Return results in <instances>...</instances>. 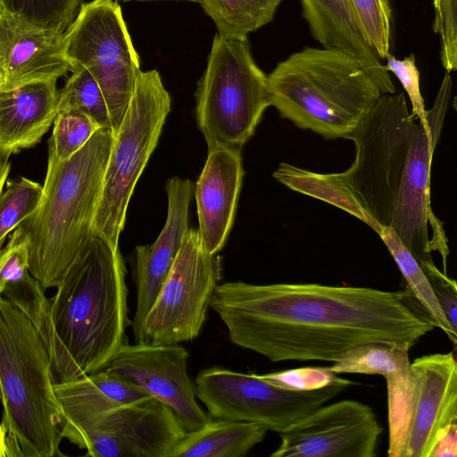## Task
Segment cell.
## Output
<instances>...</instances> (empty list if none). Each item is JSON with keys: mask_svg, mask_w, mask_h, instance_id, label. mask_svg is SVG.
<instances>
[{"mask_svg": "<svg viewBox=\"0 0 457 457\" xmlns=\"http://www.w3.org/2000/svg\"><path fill=\"white\" fill-rule=\"evenodd\" d=\"M195 96L208 152L241 151L270 106L267 75L253 61L247 38L214 37Z\"/></svg>", "mask_w": 457, "mask_h": 457, "instance_id": "6", "label": "cell"}, {"mask_svg": "<svg viewBox=\"0 0 457 457\" xmlns=\"http://www.w3.org/2000/svg\"><path fill=\"white\" fill-rule=\"evenodd\" d=\"M168 212L164 227L151 245H137L135 257L137 306L131 322L136 343L142 326L180 250L189 229V204L194 184L172 177L166 182Z\"/></svg>", "mask_w": 457, "mask_h": 457, "instance_id": "18", "label": "cell"}, {"mask_svg": "<svg viewBox=\"0 0 457 457\" xmlns=\"http://www.w3.org/2000/svg\"><path fill=\"white\" fill-rule=\"evenodd\" d=\"M30 21L64 32L76 18L81 0H1Z\"/></svg>", "mask_w": 457, "mask_h": 457, "instance_id": "32", "label": "cell"}, {"mask_svg": "<svg viewBox=\"0 0 457 457\" xmlns=\"http://www.w3.org/2000/svg\"><path fill=\"white\" fill-rule=\"evenodd\" d=\"M120 249L91 230L51 300L29 272L3 295L33 322L49 353L57 382L106 367L126 341L128 287Z\"/></svg>", "mask_w": 457, "mask_h": 457, "instance_id": "2", "label": "cell"}, {"mask_svg": "<svg viewBox=\"0 0 457 457\" xmlns=\"http://www.w3.org/2000/svg\"><path fill=\"white\" fill-rule=\"evenodd\" d=\"M312 36L324 48L345 52L365 67L385 95L396 93L382 60L367 43L349 0H300Z\"/></svg>", "mask_w": 457, "mask_h": 457, "instance_id": "21", "label": "cell"}, {"mask_svg": "<svg viewBox=\"0 0 457 457\" xmlns=\"http://www.w3.org/2000/svg\"><path fill=\"white\" fill-rule=\"evenodd\" d=\"M46 344L30 319L0 295V387L7 457L60 454L62 410Z\"/></svg>", "mask_w": 457, "mask_h": 457, "instance_id": "5", "label": "cell"}, {"mask_svg": "<svg viewBox=\"0 0 457 457\" xmlns=\"http://www.w3.org/2000/svg\"><path fill=\"white\" fill-rule=\"evenodd\" d=\"M57 79L0 91V156L9 158L40 142L57 114Z\"/></svg>", "mask_w": 457, "mask_h": 457, "instance_id": "20", "label": "cell"}, {"mask_svg": "<svg viewBox=\"0 0 457 457\" xmlns=\"http://www.w3.org/2000/svg\"><path fill=\"white\" fill-rule=\"evenodd\" d=\"M10 172V163L7 159L0 156V195L3 193V188L7 181L8 175Z\"/></svg>", "mask_w": 457, "mask_h": 457, "instance_id": "39", "label": "cell"}, {"mask_svg": "<svg viewBox=\"0 0 457 457\" xmlns=\"http://www.w3.org/2000/svg\"><path fill=\"white\" fill-rule=\"evenodd\" d=\"M407 293L316 283L218 285L210 307L232 344L273 362H334L378 342L410 350L434 329L406 303Z\"/></svg>", "mask_w": 457, "mask_h": 457, "instance_id": "1", "label": "cell"}, {"mask_svg": "<svg viewBox=\"0 0 457 457\" xmlns=\"http://www.w3.org/2000/svg\"><path fill=\"white\" fill-rule=\"evenodd\" d=\"M118 1H123V2H129V1H160V0H118ZM161 1H164V0H161ZM184 1H192V2H196V3H201V0H184Z\"/></svg>", "mask_w": 457, "mask_h": 457, "instance_id": "41", "label": "cell"}, {"mask_svg": "<svg viewBox=\"0 0 457 457\" xmlns=\"http://www.w3.org/2000/svg\"><path fill=\"white\" fill-rule=\"evenodd\" d=\"M112 141V129L101 128L69 160L48 154L39 204L9 237L26 245L29 272L45 289L57 286L92 230Z\"/></svg>", "mask_w": 457, "mask_h": 457, "instance_id": "3", "label": "cell"}, {"mask_svg": "<svg viewBox=\"0 0 457 457\" xmlns=\"http://www.w3.org/2000/svg\"><path fill=\"white\" fill-rule=\"evenodd\" d=\"M415 122L403 93L382 95L347 137L354 143L355 157L343 175L380 227L391 224Z\"/></svg>", "mask_w": 457, "mask_h": 457, "instance_id": "8", "label": "cell"}, {"mask_svg": "<svg viewBox=\"0 0 457 457\" xmlns=\"http://www.w3.org/2000/svg\"><path fill=\"white\" fill-rule=\"evenodd\" d=\"M452 87V77L446 72L432 108L427 111L428 128L415 122L389 226L420 265L434 262L431 252L437 251L445 274L449 248L443 224L431 209L430 170Z\"/></svg>", "mask_w": 457, "mask_h": 457, "instance_id": "11", "label": "cell"}, {"mask_svg": "<svg viewBox=\"0 0 457 457\" xmlns=\"http://www.w3.org/2000/svg\"><path fill=\"white\" fill-rule=\"evenodd\" d=\"M457 454V425L453 426L437 442L431 457H455Z\"/></svg>", "mask_w": 457, "mask_h": 457, "instance_id": "38", "label": "cell"}, {"mask_svg": "<svg viewBox=\"0 0 457 457\" xmlns=\"http://www.w3.org/2000/svg\"><path fill=\"white\" fill-rule=\"evenodd\" d=\"M43 187L26 178L7 180L0 195V248L7 235L37 207Z\"/></svg>", "mask_w": 457, "mask_h": 457, "instance_id": "30", "label": "cell"}, {"mask_svg": "<svg viewBox=\"0 0 457 457\" xmlns=\"http://www.w3.org/2000/svg\"><path fill=\"white\" fill-rule=\"evenodd\" d=\"M457 425V362L453 353H432L410 365V387L389 428V457H431L439 439Z\"/></svg>", "mask_w": 457, "mask_h": 457, "instance_id": "13", "label": "cell"}, {"mask_svg": "<svg viewBox=\"0 0 457 457\" xmlns=\"http://www.w3.org/2000/svg\"><path fill=\"white\" fill-rule=\"evenodd\" d=\"M457 0H433L434 32L441 37V62L446 72L457 69Z\"/></svg>", "mask_w": 457, "mask_h": 457, "instance_id": "34", "label": "cell"}, {"mask_svg": "<svg viewBox=\"0 0 457 457\" xmlns=\"http://www.w3.org/2000/svg\"><path fill=\"white\" fill-rule=\"evenodd\" d=\"M361 32L380 60L390 54L392 11L388 0H349Z\"/></svg>", "mask_w": 457, "mask_h": 457, "instance_id": "31", "label": "cell"}, {"mask_svg": "<svg viewBox=\"0 0 457 457\" xmlns=\"http://www.w3.org/2000/svg\"><path fill=\"white\" fill-rule=\"evenodd\" d=\"M353 384L347 379L318 390L290 391L256 373L212 367L198 373L194 386L210 419L255 423L280 433Z\"/></svg>", "mask_w": 457, "mask_h": 457, "instance_id": "10", "label": "cell"}, {"mask_svg": "<svg viewBox=\"0 0 457 457\" xmlns=\"http://www.w3.org/2000/svg\"><path fill=\"white\" fill-rule=\"evenodd\" d=\"M61 432L92 457H170L187 433L172 410L153 397Z\"/></svg>", "mask_w": 457, "mask_h": 457, "instance_id": "14", "label": "cell"}, {"mask_svg": "<svg viewBox=\"0 0 457 457\" xmlns=\"http://www.w3.org/2000/svg\"><path fill=\"white\" fill-rule=\"evenodd\" d=\"M385 68L395 75L406 91L411 104V116L419 120L424 129L428 128V112L420 87V71L416 66L414 54L398 60L389 54L386 58Z\"/></svg>", "mask_w": 457, "mask_h": 457, "instance_id": "35", "label": "cell"}, {"mask_svg": "<svg viewBox=\"0 0 457 457\" xmlns=\"http://www.w3.org/2000/svg\"><path fill=\"white\" fill-rule=\"evenodd\" d=\"M267 431L255 423L211 419L203 428L187 432L170 457H244L262 442Z\"/></svg>", "mask_w": 457, "mask_h": 457, "instance_id": "23", "label": "cell"}, {"mask_svg": "<svg viewBox=\"0 0 457 457\" xmlns=\"http://www.w3.org/2000/svg\"><path fill=\"white\" fill-rule=\"evenodd\" d=\"M378 235L402 272L411 296L416 299L432 325L442 329L455 345L457 331L453 330L448 323L418 260L404 246L390 227H382Z\"/></svg>", "mask_w": 457, "mask_h": 457, "instance_id": "25", "label": "cell"}, {"mask_svg": "<svg viewBox=\"0 0 457 457\" xmlns=\"http://www.w3.org/2000/svg\"><path fill=\"white\" fill-rule=\"evenodd\" d=\"M61 111L85 113L101 128L112 129L109 111L101 88L84 67L75 66L64 87L59 91L57 112Z\"/></svg>", "mask_w": 457, "mask_h": 457, "instance_id": "28", "label": "cell"}, {"mask_svg": "<svg viewBox=\"0 0 457 457\" xmlns=\"http://www.w3.org/2000/svg\"><path fill=\"white\" fill-rule=\"evenodd\" d=\"M189 354L179 344H123L105 370L130 381L164 403L177 416L186 432L210 421L198 404L195 386L187 374Z\"/></svg>", "mask_w": 457, "mask_h": 457, "instance_id": "16", "label": "cell"}, {"mask_svg": "<svg viewBox=\"0 0 457 457\" xmlns=\"http://www.w3.org/2000/svg\"><path fill=\"white\" fill-rule=\"evenodd\" d=\"M101 127L88 115L77 111L58 112L48 142V154L57 161L69 160Z\"/></svg>", "mask_w": 457, "mask_h": 457, "instance_id": "29", "label": "cell"}, {"mask_svg": "<svg viewBox=\"0 0 457 457\" xmlns=\"http://www.w3.org/2000/svg\"><path fill=\"white\" fill-rule=\"evenodd\" d=\"M54 391L62 410L61 428L83 425L112 409L152 397L105 369L71 381H55Z\"/></svg>", "mask_w": 457, "mask_h": 457, "instance_id": "22", "label": "cell"}, {"mask_svg": "<svg viewBox=\"0 0 457 457\" xmlns=\"http://www.w3.org/2000/svg\"><path fill=\"white\" fill-rule=\"evenodd\" d=\"M272 176L288 188L335 205L380 232L382 227L362 208L343 172L317 173L282 162Z\"/></svg>", "mask_w": 457, "mask_h": 457, "instance_id": "24", "label": "cell"}, {"mask_svg": "<svg viewBox=\"0 0 457 457\" xmlns=\"http://www.w3.org/2000/svg\"><path fill=\"white\" fill-rule=\"evenodd\" d=\"M63 34L30 21L0 0V91L58 79L72 71Z\"/></svg>", "mask_w": 457, "mask_h": 457, "instance_id": "17", "label": "cell"}, {"mask_svg": "<svg viewBox=\"0 0 457 457\" xmlns=\"http://www.w3.org/2000/svg\"><path fill=\"white\" fill-rule=\"evenodd\" d=\"M267 91L282 118L326 139H347L384 95L361 62L324 47L279 62L267 75Z\"/></svg>", "mask_w": 457, "mask_h": 457, "instance_id": "4", "label": "cell"}, {"mask_svg": "<svg viewBox=\"0 0 457 457\" xmlns=\"http://www.w3.org/2000/svg\"><path fill=\"white\" fill-rule=\"evenodd\" d=\"M0 457H7V448L5 444V435L2 424L0 423Z\"/></svg>", "mask_w": 457, "mask_h": 457, "instance_id": "40", "label": "cell"}, {"mask_svg": "<svg viewBox=\"0 0 457 457\" xmlns=\"http://www.w3.org/2000/svg\"><path fill=\"white\" fill-rule=\"evenodd\" d=\"M170 111V96L156 70L140 71L129 106L113 134L92 230L115 248L136 184L155 149Z\"/></svg>", "mask_w": 457, "mask_h": 457, "instance_id": "7", "label": "cell"}, {"mask_svg": "<svg viewBox=\"0 0 457 457\" xmlns=\"http://www.w3.org/2000/svg\"><path fill=\"white\" fill-rule=\"evenodd\" d=\"M221 277L218 254L208 253L189 228L142 326L138 343L175 345L196 338Z\"/></svg>", "mask_w": 457, "mask_h": 457, "instance_id": "12", "label": "cell"}, {"mask_svg": "<svg viewBox=\"0 0 457 457\" xmlns=\"http://www.w3.org/2000/svg\"><path fill=\"white\" fill-rule=\"evenodd\" d=\"M1 397H2V393H1V387H0V399H1Z\"/></svg>", "mask_w": 457, "mask_h": 457, "instance_id": "42", "label": "cell"}, {"mask_svg": "<svg viewBox=\"0 0 457 457\" xmlns=\"http://www.w3.org/2000/svg\"><path fill=\"white\" fill-rule=\"evenodd\" d=\"M29 273L28 249L24 243L9 239L0 248V295L6 287L22 279Z\"/></svg>", "mask_w": 457, "mask_h": 457, "instance_id": "37", "label": "cell"}, {"mask_svg": "<svg viewBox=\"0 0 457 457\" xmlns=\"http://www.w3.org/2000/svg\"><path fill=\"white\" fill-rule=\"evenodd\" d=\"M421 266V265H420ZM432 291L452 327L457 331V286L453 278L440 271L434 262L421 266Z\"/></svg>", "mask_w": 457, "mask_h": 457, "instance_id": "36", "label": "cell"}, {"mask_svg": "<svg viewBox=\"0 0 457 457\" xmlns=\"http://www.w3.org/2000/svg\"><path fill=\"white\" fill-rule=\"evenodd\" d=\"M240 152L224 148L208 152L194 188L200 240L212 255L222 249L234 222L244 176Z\"/></svg>", "mask_w": 457, "mask_h": 457, "instance_id": "19", "label": "cell"}, {"mask_svg": "<svg viewBox=\"0 0 457 457\" xmlns=\"http://www.w3.org/2000/svg\"><path fill=\"white\" fill-rule=\"evenodd\" d=\"M373 410L355 400L321 405L278 433L271 457H374L382 433Z\"/></svg>", "mask_w": 457, "mask_h": 457, "instance_id": "15", "label": "cell"}, {"mask_svg": "<svg viewBox=\"0 0 457 457\" xmlns=\"http://www.w3.org/2000/svg\"><path fill=\"white\" fill-rule=\"evenodd\" d=\"M283 0H201L212 19L218 35L245 39L247 35L270 23Z\"/></svg>", "mask_w": 457, "mask_h": 457, "instance_id": "26", "label": "cell"}, {"mask_svg": "<svg viewBox=\"0 0 457 457\" xmlns=\"http://www.w3.org/2000/svg\"><path fill=\"white\" fill-rule=\"evenodd\" d=\"M266 382L290 391H313L347 379L338 377L329 367H302L259 375Z\"/></svg>", "mask_w": 457, "mask_h": 457, "instance_id": "33", "label": "cell"}, {"mask_svg": "<svg viewBox=\"0 0 457 457\" xmlns=\"http://www.w3.org/2000/svg\"><path fill=\"white\" fill-rule=\"evenodd\" d=\"M411 364L409 350L398 345L371 342L355 345L333 362L329 369L337 373L386 375Z\"/></svg>", "mask_w": 457, "mask_h": 457, "instance_id": "27", "label": "cell"}, {"mask_svg": "<svg viewBox=\"0 0 457 457\" xmlns=\"http://www.w3.org/2000/svg\"><path fill=\"white\" fill-rule=\"evenodd\" d=\"M64 50L73 66L87 69L104 95L113 134L131 99L140 72L121 8L114 0H92L80 4L64 31Z\"/></svg>", "mask_w": 457, "mask_h": 457, "instance_id": "9", "label": "cell"}]
</instances>
